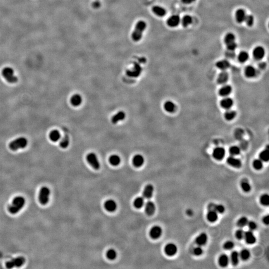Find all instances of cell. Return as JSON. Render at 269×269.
I'll list each match as a JSON object with an SVG mask.
<instances>
[{"instance_id":"19","label":"cell","mask_w":269,"mask_h":269,"mask_svg":"<svg viewBox=\"0 0 269 269\" xmlns=\"http://www.w3.org/2000/svg\"><path fill=\"white\" fill-rule=\"evenodd\" d=\"M154 187L151 184H148L144 188L143 192V196L145 199H150L153 195Z\"/></svg>"},{"instance_id":"46","label":"cell","mask_w":269,"mask_h":269,"mask_svg":"<svg viewBox=\"0 0 269 269\" xmlns=\"http://www.w3.org/2000/svg\"><path fill=\"white\" fill-rule=\"evenodd\" d=\"M229 153H230L231 156H237V155H239L240 154L241 150L239 146H231L230 148H229Z\"/></svg>"},{"instance_id":"26","label":"cell","mask_w":269,"mask_h":269,"mask_svg":"<svg viewBox=\"0 0 269 269\" xmlns=\"http://www.w3.org/2000/svg\"><path fill=\"white\" fill-rule=\"evenodd\" d=\"M163 108L165 111L168 113H173L176 109V105L171 101H167L163 104Z\"/></svg>"},{"instance_id":"18","label":"cell","mask_w":269,"mask_h":269,"mask_svg":"<svg viewBox=\"0 0 269 269\" xmlns=\"http://www.w3.org/2000/svg\"><path fill=\"white\" fill-rule=\"evenodd\" d=\"M232 87L229 85H224L220 88L219 90V95L222 97H227L232 92Z\"/></svg>"},{"instance_id":"49","label":"cell","mask_w":269,"mask_h":269,"mask_svg":"<svg viewBox=\"0 0 269 269\" xmlns=\"http://www.w3.org/2000/svg\"><path fill=\"white\" fill-rule=\"evenodd\" d=\"M248 27H252L254 25V18L252 15H246L245 21Z\"/></svg>"},{"instance_id":"15","label":"cell","mask_w":269,"mask_h":269,"mask_svg":"<svg viewBox=\"0 0 269 269\" xmlns=\"http://www.w3.org/2000/svg\"><path fill=\"white\" fill-rule=\"evenodd\" d=\"M244 238L247 244L252 245L256 242V238L254 235L252 231L249 230L246 231L244 233Z\"/></svg>"},{"instance_id":"6","label":"cell","mask_w":269,"mask_h":269,"mask_svg":"<svg viewBox=\"0 0 269 269\" xmlns=\"http://www.w3.org/2000/svg\"><path fill=\"white\" fill-rule=\"evenodd\" d=\"M25 260L23 257H19L13 259L6 263V267L8 269L15 267H20L25 263Z\"/></svg>"},{"instance_id":"60","label":"cell","mask_w":269,"mask_h":269,"mask_svg":"<svg viewBox=\"0 0 269 269\" xmlns=\"http://www.w3.org/2000/svg\"><path fill=\"white\" fill-rule=\"evenodd\" d=\"M187 213L188 214V215L189 216H191V215H192L193 214V212L191 209H188V210H187Z\"/></svg>"},{"instance_id":"1","label":"cell","mask_w":269,"mask_h":269,"mask_svg":"<svg viewBox=\"0 0 269 269\" xmlns=\"http://www.w3.org/2000/svg\"><path fill=\"white\" fill-rule=\"evenodd\" d=\"M25 204V199L23 197H15L12 201V204L8 206V212L12 214L18 213L24 207Z\"/></svg>"},{"instance_id":"13","label":"cell","mask_w":269,"mask_h":269,"mask_svg":"<svg viewBox=\"0 0 269 269\" xmlns=\"http://www.w3.org/2000/svg\"><path fill=\"white\" fill-rule=\"evenodd\" d=\"M227 163L231 167L235 168H240L242 166V163L240 160L233 156H229L227 159Z\"/></svg>"},{"instance_id":"8","label":"cell","mask_w":269,"mask_h":269,"mask_svg":"<svg viewBox=\"0 0 269 269\" xmlns=\"http://www.w3.org/2000/svg\"><path fill=\"white\" fill-rule=\"evenodd\" d=\"M225 155V150L222 147H216L212 152V156L215 160L221 161L223 160Z\"/></svg>"},{"instance_id":"21","label":"cell","mask_w":269,"mask_h":269,"mask_svg":"<svg viewBox=\"0 0 269 269\" xmlns=\"http://www.w3.org/2000/svg\"><path fill=\"white\" fill-rule=\"evenodd\" d=\"M156 211V206L153 202L148 201L145 204V211L149 215H153Z\"/></svg>"},{"instance_id":"31","label":"cell","mask_w":269,"mask_h":269,"mask_svg":"<svg viewBox=\"0 0 269 269\" xmlns=\"http://www.w3.org/2000/svg\"><path fill=\"white\" fill-rule=\"evenodd\" d=\"M229 262L228 256L226 254H222L219 257L218 263L222 267H226L228 266Z\"/></svg>"},{"instance_id":"39","label":"cell","mask_w":269,"mask_h":269,"mask_svg":"<svg viewBox=\"0 0 269 269\" xmlns=\"http://www.w3.org/2000/svg\"><path fill=\"white\" fill-rule=\"evenodd\" d=\"M192 23V18L190 15H185L182 18V24L183 27H187Z\"/></svg>"},{"instance_id":"33","label":"cell","mask_w":269,"mask_h":269,"mask_svg":"<svg viewBox=\"0 0 269 269\" xmlns=\"http://www.w3.org/2000/svg\"><path fill=\"white\" fill-rule=\"evenodd\" d=\"M269 149L267 148L261 151L259 154V158L262 161L268 162L269 160Z\"/></svg>"},{"instance_id":"36","label":"cell","mask_w":269,"mask_h":269,"mask_svg":"<svg viewBox=\"0 0 269 269\" xmlns=\"http://www.w3.org/2000/svg\"><path fill=\"white\" fill-rule=\"evenodd\" d=\"M109 163L113 166H117L121 163V158L119 156L112 155L109 158Z\"/></svg>"},{"instance_id":"37","label":"cell","mask_w":269,"mask_h":269,"mask_svg":"<svg viewBox=\"0 0 269 269\" xmlns=\"http://www.w3.org/2000/svg\"><path fill=\"white\" fill-rule=\"evenodd\" d=\"M145 204V200L144 197H138L135 199L134 202V205L137 208L140 209L143 207Z\"/></svg>"},{"instance_id":"47","label":"cell","mask_w":269,"mask_h":269,"mask_svg":"<svg viewBox=\"0 0 269 269\" xmlns=\"http://www.w3.org/2000/svg\"><path fill=\"white\" fill-rule=\"evenodd\" d=\"M260 202L263 206H268L269 204V196L267 194H263L260 199Z\"/></svg>"},{"instance_id":"32","label":"cell","mask_w":269,"mask_h":269,"mask_svg":"<svg viewBox=\"0 0 269 269\" xmlns=\"http://www.w3.org/2000/svg\"><path fill=\"white\" fill-rule=\"evenodd\" d=\"M239 258H240L239 253L238 252L234 251L231 253L230 256L231 262L233 266H237L238 264Z\"/></svg>"},{"instance_id":"17","label":"cell","mask_w":269,"mask_h":269,"mask_svg":"<svg viewBox=\"0 0 269 269\" xmlns=\"http://www.w3.org/2000/svg\"><path fill=\"white\" fill-rule=\"evenodd\" d=\"M105 208L109 212H114L117 208L116 202L113 199L107 200L104 204Z\"/></svg>"},{"instance_id":"55","label":"cell","mask_w":269,"mask_h":269,"mask_svg":"<svg viewBox=\"0 0 269 269\" xmlns=\"http://www.w3.org/2000/svg\"><path fill=\"white\" fill-rule=\"evenodd\" d=\"M247 225L248 226V227L250 229V230L251 231L255 230L257 228V224L255 222H254V221H248Z\"/></svg>"},{"instance_id":"10","label":"cell","mask_w":269,"mask_h":269,"mask_svg":"<svg viewBox=\"0 0 269 269\" xmlns=\"http://www.w3.org/2000/svg\"><path fill=\"white\" fill-rule=\"evenodd\" d=\"M177 247L175 244L170 243L167 244L165 247V252L168 256H173L177 254Z\"/></svg>"},{"instance_id":"51","label":"cell","mask_w":269,"mask_h":269,"mask_svg":"<svg viewBox=\"0 0 269 269\" xmlns=\"http://www.w3.org/2000/svg\"><path fill=\"white\" fill-rule=\"evenodd\" d=\"M245 232L242 229H239L235 232L236 238L238 240H242L244 238Z\"/></svg>"},{"instance_id":"22","label":"cell","mask_w":269,"mask_h":269,"mask_svg":"<svg viewBox=\"0 0 269 269\" xmlns=\"http://www.w3.org/2000/svg\"><path fill=\"white\" fill-rule=\"evenodd\" d=\"M208 237L207 234L202 233L199 234L195 239V242L197 245L200 246H204L207 243Z\"/></svg>"},{"instance_id":"12","label":"cell","mask_w":269,"mask_h":269,"mask_svg":"<svg viewBox=\"0 0 269 269\" xmlns=\"http://www.w3.org/2000/svg\"><path fill=\"white\" fill-rule=\"evenodd\" d=\"M180 22V16L177 15H173L168 18L167 21V25L170 27H175L177 26Z\"/></svg>"},{"instance_id":"54","label":"cell","mask_w":269,"mask_h":269,"mask_svg":"<svg viewBox=\"0 0 269 269\" xmlns=\"http://www.w3.org/2000/svg\"><path fill=\"white\" fill-rule=\"evenodd\" d=\"M203 252H204L203 249L200 247V246H197V247H195L194 249V254L195 256H197L201 255L202 254H203Z\"/></svg>"},{"instance_id":"45","label":"cell","mask_w":269,"mask_h":269,"mask_svg":"<svg viewBox=\"0 0 269 269\" xmlns=\"http://www.w3.org/2000/svg\"><path fill=\"white\" fill-rule=\"evenodd\" d=\"M248 221H248V219L247 217H241L239 219V220L237 221V225L241 228H243V227L247 225Z\"/></svg>"},{"instance_id":"38","label":"cell","mask_w":269,"mask_h":269,"mask_svg":"<svg viewBox=\"0 0 269 269\" xmlns=\"http://www.w3.org/2000/svg\"><path fill=\"white\" fill-rule=\"evenodd\" d=\"M249 54L247 52L245 51H242L240 52L238 56V59L241 63H244L249 59Z\"/></svg>"},{"instance_id":"50","label":"cell","mask_w":269,"mask_h":269,"mask_svg":"<svg viewBox=\"0 0 269 269\" xmlns=\"http://www.w3.org/2000/svg\"><path fill=\"white\" fill-rule=\"evenodd\" d=\"M234 247V243L231 241H227L223 244V248L226 250H230Z\"/></svg>"},{"instance_id":"24","label":"cell","mask_w":269,"mask_h":269,"mask_svg":"<svg viewBox=\"0 0 269 269\" xmlns=\"http://www.w3.org/2000/svg\"><path fill=\"white\" fill-rule=\"evenodd\" d=\"M244 73L246 76L248 78H253L255 77L257 74V71L255 67L252 65H248L246 67L244 70Z\"/></svg>"},{"instance_id":"20","label":"cell","mask_w":269,"mask_h":269,"mask_svg":"<svg viewBox=\"0 0 269 269\" xmlns=\"http://www.w3.org/2000/svg\"><path fill=\"white\" fill-rule=\"evenodd\" d=\"M228 79V73L225 70L222 71L217 77V82L219 84H225Z\"/></svg>"},{"instance_id":"16","label":"cell","mask_w":269,"mask_h":269,"mask_svg":"<svg viewBox=\"0 0 269 269\" xmlns=\"http://www.w3.org/2000/svg\"><path fill=\"white\" fill-rule=\"evenodd\" d=\"M246 12L243 8H239L235 12L236 20L238 23H242L244 22L246 17Z\"/></svg>"},{"instance_id":"48","label":"cell","mask_w":269,"mask_h":269,"mask_svg":"<svg viewBox=\"0 0 269 269\" xmlns=\"http://www.w3.org/2000/svg\"><path fill=\"white\" fill-rule=\"evenodd\" d=\"M106 255H107V257L108 259L111 260H113L116 259L117 254V252H116V251L114 249H111L108 251Z\"/></svg>"},{"instance_id":"23","label":"cell","mask_w":269,"mask_h":269,"mask_svg":"<svg viewBox=\"0 0 269 269\" xmlns=\"http://www.w3.org/2000/svg\"><path fill=\"white\" fill-rule=\"evenodd\" d=\"M216 66L222 71L226 70L230 66V63L226 59H222L216 63Z\"/></svg>"},{"instance_id":"34","label":"cell","mask_w":269,"mask_h":269,"mask_svg":"<svg viewBox=\"0 0 269 269\" xmlns=\"http://www.w3.org/2000/svg\"><path fill=\"white\" fill-rule=\"evenodd\" d=\"M61 137V133L57 130H53L49 134V139L54 142L58 141Z\"/></svg>"},{"instance_id":"44","label":"cell","mask_w":269,"mask_h":269,"mask_svg":"<svg viewBox=\"0 0 269 269\" xmlns=\"http://www.w3.org/2000/svg\"><path fill=\"white\" fill-rule=\"evenodd\" d=\"M253 167L255 170H261L263 167V161L260 158L255 159L253 161Z\"/></svg>"},{"instance_id":"27","label":"cell","mask_w":269,"mask_h":269,"mask_svg":"<svg viewBox=\"0 0 269 269\" xmlns=\"http://www.w3.org/2000/svg\"><path fill=\"white\" fill-rule=\"evenodd\" d=\"M152 11L158 17H163L167 13L166 10L165 8L159 6H155L154 7H153Z\"/></svg>"},{"instance_id":"53","label":"cell","mask_w":269,"mask_h":269,"mask_svg":"<svg viewBox=\"0 0 269 269\" xmlns=\"http://www.w3.org/2000/svg\"><path fill=\"white\" fill-rule=\"evenodd\" d=\"M215 211L219 213H223L225 211V207L221 204H216L215 206Z\"/></svg>"},{"instance_id":"3","label":"cell","mask_w":269,"mask_h":269,"mask_svg":"<svg viewBox=\"0 0 269 269\" xmlns=\"http://www.w3.org/2000/svg\"><path fill=\"white\" fill-rule=\"evenodd\" d=\"M28 141L25 137H20L11 142L9 144V148L13 151H16L20 149H24L27 146Z\"/></svg>"},{"instance_id":"7","label":"cell","mask_w":269,"mask_h":269,"mask_svg":"<svg viewBox=\"0 0 269 269\" xmlns=\"http://www.w3.org/2000/svg\"><path fill=\"white\" fill-rule=\"evenodd\" d=\"M86 160L89 165L95 170H98L100 168V163L97 156L94 153L88 154L86 156Z\"/></svg>"},{"instance_id":"56","label":"cell","mask_w":269,"mask_h":269,"mask_svg":"<svg viewBox=\"0 0 269 269\" xmlns=\"http://www.w3.org/2000/svg\"><path fill=\"white\" fill-rule=\"evenodd\" d=\"M263 222L266 225H268L269 224V215H267L264 216L263 218Z\"/></svg>"},{"instance_id":"14","label":"cell","mask_w":269,"mask_h":269,"mask_svg":"<svg viewBox=\"0 0 269 269\" xmlns=\"http://www.w3.org/2000/svg\"><path fill=\"white\" fill-rule=\"evenodd\" d=\"M162 232L161 227L158 226H155L152 227L150 230V236L154 239H158L161 235Z\"/></svg>"},{"instance_id":"59","label":"cell","mask_w":269,"mask_h":269,"mask_svg":"<svg viewBox=\"0 0 269 269\" xmlns=\"http://www.w3.org/2000/svg\"><path fill=\"white\" fill-rule=\"evenodd\" d=\"M266 63H265V62H262V63H260V64H259V67L260 68H262V69L265 68L266 67Z\"/></svg>"},{"instance_id":"4","label":"cell","mask_w":269,"mask_h":269,"mask_svg":"<svg viewBox=\"0 0 269 269\" xmlns=\"http://www.w3.org/2000/svg\"><path fill=\"white\" fill-rule=\"evenodd\" d=\"M2 73L4 77L8 83H15L18 80L17 76L15 75L13 69L11 67H5L3 69Z\"/></svg>"},{"instance_id":"41","label":"cell","mask_w":269,"mask_h":269,"mask_svg":"<svg viewBox=\"0 0 269 269\" xmlns=\"http://www.w3.org/2000/svg\"><path fill=\"white\" fill-rule=\"evenodd\" d=\"M235 35H234V34L232 32H228L225 36L224 39V42L226 44H227L230 42H235Z\"/></svg>"},{"instance_id":"35","label":"cell","mask_w":269,"mask_h":269,"mask_svg":"<svg viewBox=\"0 0 269 269\" xmlns=\"http://www.w3.org/2000/svg\"><path fill=\"white\" fill-rule=\"evenodd\" d=\"M236 116V113L234 110L228 109L224 113V118L227 121H231L234 119Z\"/></svg>"},{"instance_id":"57","label":"cell","mask_w":269,"mask_h":269,"mask_svg":"<svg viewBox=\"0 0 269 269\" xmlns=\"http://www.w3.org/2000/svg\"><path fill=\"white\" fill-rule=\"evenodd\" d=\"M215 204H213V203H211V204H209L208 205V210H215Z\"/></svg>"},{"instance_id":"52","label":"cell","mask_w":269,"mask_h":269,"mask_svg":"<svg viewBox=\"0 0 269 269\" xmlns=\"http://www.w3.org/2000/svg\"><path fill=\"white\" fill-rule=\"evenodd\" d=\"M226 46H227V49L229 51H235L237 47V44L235 42H230L226 44Z\"/></svg>"},{"instance_id":"25","label":"cell","mask_w":269,"mask_h":269,"mask_svg":"<svg viewBox=\"0 0 269 269\" xmlns=\"http://www.w3.org/2000/svg\"><path fill=\"white\" fill-rule=\"evenodd\" d=\"M133 165L137 168H139L143 165L145 162V160L143 156L141 155H137L134 156L133 158Z\"/></svg>"},{"instance_id":"9","label":"cell","mask_w":269,"mask_h":269,"mask_svg":"<svg viewBox=\"0 0 269 269\" xmlns=\"http://www.w3.org/2000/svg\"><path fill=\"white\" fill-rule=\"evenodd\" d=\"M265 54V51L264 47L261 46H258L253 51V56L256 60H261Z\"/></svg>"},{"instance_id":"30","label":"cell","mask_w":269,"mask_h":269,"mask_svg":"<svg viewBox=\"0 0 269 269\" xmlns=\"http://www.w3.org/2000/svg\"><path fill=\"white\" fill-rule=\"evenodd\" d=\"M206 217L209 222H215L217 220L218 216L217 212L215 210H208Z\"/></svg>"},{"instance_id":"42","label":"cell","mask_w":269,"mask_h":269,"mask_svg":"<svg viewBox=\"0 0 269 269\" xmlns=\"http://www.w3.org/2000/svg\"><path fill=\"white\" fill-rule=\"evenodd\" d=\"M251 254L250 251L247 249H243L242 250L239 254V256L241 259L243 260L246 261L250 257Z\"/></svg>"},{"instance_id":"58","label":"cell","mask_w":269,"mask_h":269,"mask_svg":"<svg viewBox=\"0 0 269 269\" xmlns=\"http://www.w3.org/2000/svg\"><path fill=\"white\" fill-rule=\"evenodd\" d=\"M195 1V0H182V2L185 4H190Z\"/></svg>"},{"instance_id":"2","label":"cell","mask_w":269,"mask_h":269,"mask_svg":"<svg viewBox=\"0 0 269 269\" xmlns=\"http://www.w3.org/2000/svg\"><path fill=\"white\" fill-rule=\"evenodd\" d=\"M146 23L143 20H140L137 23L133 31L132 37L134 42H138L141 39L144 31L146 28Z\"/></svg>"},{"instance_id":"29","label":"cell","mask_w":269,"mask_h":269,"mask_svg":"<svg viewBox=\"0 0 269 269\" xmlns=\"http://www.w3.org/2000/svg\"><path fill=\"white\" fill-rule=\"evenodd\" d=\"M126 117V114L123 111H120L118 113L113 116L112 118V122L113 124H117L119 121H122Z\"/></svg>"},{"instance_id":"28","label":"cell","mask_w":269,"mask_h":269,"mask_svg":"<svg viewBox=\"0 0 269 269\" xmlns=\"http://www.w3.org/2000/svg\"><path fill=\"white\" fill-rule=\"evenodd\" d=\"M70 102L73 106H79L82 102V97L79 94H75L71 98Z\"/></svg>"},{"instance_id":"40","label":"cell","mask_w":269,"mask_h":269,"mask_svg":"<svg viewBox=\"0 0 269 269\" xmlns=\"http://www.w3.org/2000/svg\"><path fill=\"white\" fill-rule=\"evenodd\" d=\"M241 187L242 190L245 192H249L251 190V186L248 181L246 180H243L241 182Z\"/></svg>"},{"instance_id":"11","label":"cell","mask_w":269,"mask_h":269,"mask_svg":"<svg viewBox=\"0 0 269 269\" xmlns=\"http://www.w3.org/2000/svg\"><path fill=\"white\" fill-rule=\"evenodd\" d=\"M233 104L234 101L232 98L228 97H224L220 102L221 107L225 110L230 109Z\"/></svg>"},{"instance_id":"43","label":"cell","mask_w":269,"mask_h":269,"mask_svg":"<svg viewBox=\"0 0 269 269\" xmlns=\"http://www.w3.org/2000/svg\"><path fill=\"white\" fill-rule=\"evenodd\" d=\"M69 137L68 136L67 134H65L64 137L62 138L60 142V143H59L60 146L61 148H63V149H65L68 147V146H69Z\"/></svg>"},{"instance_id":"5","label":"cell","mask_w":269,"mask_h":269,"mask_svg":"<svg viewBox=\"0 0 269 269\" xmlns=\"http://www.w3.org/2000/svg\"><path fill=\"white\" fill-rule=\"evenodd\" d=\"M50 194L51 191L47 187H44L41 188L39 193V200L42 205H45L48 204Z\"/></svg>"}]
</instances>
